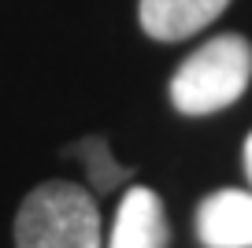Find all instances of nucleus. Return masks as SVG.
<instances>
[{"label": "nucleus", "mask_w": 252, "mask_h": 248, "mask_svg": "<svg viewBox=\"0 0 252 248\" xmlns=\"http://www.w3.org/2000/svg\"><path fill=\"white\" fill-rule=\"evenodd\" d=\"M252 82V45L241 33H222L182 60L171 78V104L182 115H212L222 111Z\"/></svg>", "instance_id": "f257e3e1"}, {"label": "nucleus", "mask_w": 252, "mask_h": 248, "mask_svg": "<svg viewBox=\"0 0 252 248\" xmlns=\"http://www.w3.org/2000/svg\"><path fill=\"white\" fill-rule=\"evenodd\" d=\"M15 248H100V211L74 182H45L15 215Z\"/></svg>", "instance_id": "f03ea898"}, {"label": "nucleus", "mask_w": 252, "mask_h": 248, "mask_svg": "<svg viewBox=\"0 0 252 248\" xmlns=\"http://www.w3.org/2000/svg\"><path fill=\"white\" fill-rule=\"evenodd\" d=\"M197 237L204 248H252V193H212L197 208Z\"/></svg>", "instance_id": "7ed1b4c3"}, {"label": "nucleus", "mask_w": 252, "mask_h": 248, "mask_svg": "<svg viewBox=\"0 0 252 248\" xmlns=\"http://www.w3.org/2000/svg\"><path fill=\"white\" fill-rule=\"evenodd\" d=\"M171 226L163 215V200L152 189L134 186L119 204L108 248H167Z\"/></svg>", "instance_id": "20e7f679"}, {"label": "nucleus", "mask_w": 252, "mask_h": 248, "mask_svg": "<svg viewBox=\"0 0 252 248\" xmlns=\"http://www.w3.org/2000/svg\"><path fill=\"white\" fill-rule=\"evenodd\" d=\"M230 0H141V26L156 41H182L226 11Z\"/></svg>", "instance_id": "39448f33"}, {"label": "nucleus", "mask_w": 252, "mask_h": 248, "mask_svg": "<svg viewBox=\"0 0 252 248\" xmlns=\"http://www.w3.org/2000/svg\"><path fill=\"white\" fill-rule=\"evenodd\" d=\"M74 155L86 163L89 182H93L96 193H111L123 178H130V171L115 163V155H111V148H108V141H104V137H86V141H78V145H74Z\"/></svg>", "instance_id": "423d86ee"}, {"label": "nucleus", "mask_w": 252, "mask_h": 248, "mask_svg": "<svg viewBox=\"0 0 252 248\" xmlns=\"http://www.w3.org/2000/svg\"><path fill=\"white\" fill-rule=\"evenodd\" d=\"M245 171H249V182H252V133L245 141Z\"/></svg>", "instance_id": "0eeeda50"}]
</instances>
